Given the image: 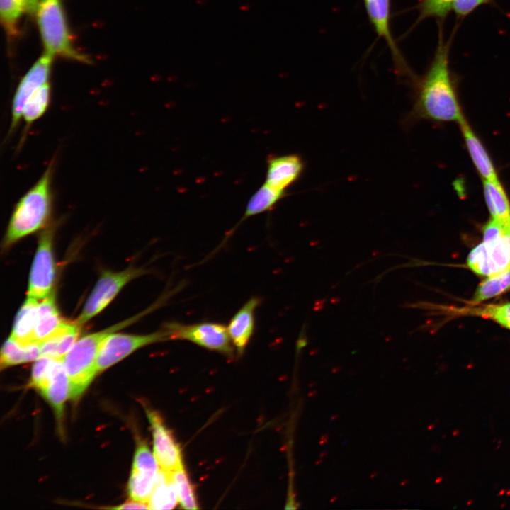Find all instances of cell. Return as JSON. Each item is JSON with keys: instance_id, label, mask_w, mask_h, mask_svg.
Instances as JSON below:
<instances>
[{"instance_id": "6da1fadb", "label": "cell", "mask_w": 510, "mask_h": 510, "mask_svg": "<svg viewBox=\"0 0 510 510\" xmlns=\"http://www.w3.org/2000/svg\"><path fill=\"white\" fill-rule=\"evenodd\" d=\"M451 41L444 40L440 29L434 58L416 86L412 119L458 123L465 120L450 69Z\"/></svg>"}, {"instance_id": "7a4b0ae2", "label": "cell", "mask_w": 510, "mask_h": 510, "mask_svg": "<svg viewBox=\"0 0 510 510\" xmlns=\"http://www.w3.org/2000/svg\"><path fill=\"white\" fill-rule=\"evenodd\" d=\"M50 164L38 182L18 201L12 212L4 244L8 246L43 227L52 211Z\"/></svg>"}, {"instance_id": "3957f363", "label": "cell", "mask_w": 510, "mask_h": 510, "mask_svg": "<svg viewBox=\"0 0 510 510\" xmlns=\"http://www.w3.org/2000/svg\"><path fill=\"white\" fill-rule=\"evenodd\" d=\"M130 322L120 323L105 330L85 335L74 343L62 358L69 382V398L77 400L98 374L96 360L104 339Z\"/></svg>"}, {"instance_id": "277c9868", "label": "cell", "mask_w": 510, "mask_h": 510, "mask_svg": "<svg viewBox=\"0 0 510 510\" xmlns=\"http://www.w3.org/2000/svg\"><path fill=\"white\" fill-rule=\"evenodd\" d=\"M483 242L470 252L467 264L475 273L491 276L510 269V220L492 218L483 227Z\"/></svg>"}, {"instance_id": "5b68a950", "label": "cell", "mask_w": 510, "mask_h": 510, "mask_svg": "<svg viewBox=\"0 0 510 510\" xmlns=\"http://www.w3.org/2000/svg\"><path fill=\"white\" fill-rule=\"evenodd\" d=\"M36 11L46 53L86 61V57L72 46L60 1L41 0Z\"/></svg>"}, {"instance_id": "8992f818", "label": "cell", "mask_w": 510, "mask_h": 510, "mask_svg": "<svg viewBox=\"0 0 510 510\" xmlns=\"http://www.w3.org/2000/svg\"><path fill=\"white\" fill-rule=\"evenodd\" d=\"M163 327L166 330L169 339L186 340L228 356L233 355L232 343L227 326L223 324L204 322L185 324L170 322L165 323Z\"/></svg>"}, {"instance_id": "52a82bcc", "label": "cell", "mask_w": 510, "mask_h": 510, "mask_svg": "<svg viewBox=\"0 0 510 510\" xmlns=\"http://www.w3.org/2000/svg\"><path fill=\"white\" fill-rule=\"evenodd\" d=\"M145 273V270L134 267L120 272L104 271L75 322L81 327L85 324L100 313L128 283Z\"/></svg>"}, {"instance_id": "ba28073f", "label": "cell", "mask_w": 510, "mask_h": 510, "mask_svg": "<svg viewBox=\"0 0 510 510\" xmlns=\"http://www.w3.org/2000/svg\"><path fill=\"white\" fill-rule=\"evenodd\" d=\"M53 230L49 227L40 233L31 267L28 297L42 300L51 294L55 280L53 254Z\"/></svg>"}, {"instance_id": "9c48e42d", "label": "cell", "mask_w": 510, "mask_h": 510, "mask_svg": "<svg viewBox=\"0 0 510 510\" xmlns=\"http://www.w3.org/2000/svg\"><path fill=\"white\" fill-rule=\"evenodd\" d=\"M166 340L169 338L164 327L144 335L113 332L104 339L100 347L96 360L97 373H100L143 346Z\"/></svg>"}, {"instance_id": "30bf717a", "label": "cell", "mask_w": 510, "mask_h": 510, "mask_svg": "<svg viewBox=\"0 0 510 510\" xmlns=\"http://www.w3.org/2000/svg\"><path fill=\"white\" fill-rule=\"evenodd\" d=\"M160 470L154 455L144 443L140 442L135 454L128 483V493L132 500L148 502Z\"/></svg>"}, {"instance_id": "8fae6325", "label": "cell", "mask_w": 510, "mask_h": 510, "mask_svg": "<svg viewBox=\"0 0 510 510\" xmlns=\"http://www.w3.org/2000/svg\"><path fill=\"white\" fill-rule=\"evenodd\" d=\"M52 57L47 53L42 56L18 84L12 102L11 122L8 135L12 134L19 125L23 108L28 98L38 89L48 82Z\"/></svg>"}, {"instance_id": "7c38bea8", "label": "cell", "mask_w": 510, "mask_h": 510, "mask_svg": "<svg viewBox=\"0 0 510 510\" xmlns=\"http://www.w3.org/2000/svg\"><path fill=\"white\" fill-rule=\"evenodd\" d=\"M147 414L152 430L154 455L161 470L172 472L183 466L180 447L159 415L151 410Z\"/></svg>"}, {"instance_id": "4fadbf2b", "label": "cell", "mask_w": 510, "mask_h": 510, "mask_svg": "<svg viewBox=\"0 0 510 510\" xmlns=\"http://www.w3.org/2000/svg\"><path fill=\"white\" fill-rule=\"evenodd\" d=\"M38 391L50 404L60 421L64 404L69 397V378L62 358H52L46 380Z\"/></svg>"}, {"instance_id": "5bb4252c", "label": "cell", "mask_w": 510, "mask_h": 510, "mask_svg": "<svg viewBox=\"0 0 510 510\" xmlns=\"http://www.w3.org/2000/svg\"><path fill=\"white\" fill-rule=\"evenodd\" d=\"M266 164L265 183L285 191L299 179L304 169V162L296 154L271 156Z\"/></svg>"}, {"instance_id": "9a60e30c", "label": "cell", "mask_w": 510, "mask_h": 510, "mask_svg": "<svg viewBox=\"0 0 510 510\" xmlns=\"http://www.w3.org/2000/svg\"><path fill=\"white\" fill-rule=\"evenodd\" d=\"M261 303L258 297H252L234 314L227 329L232 345L242 354L255 330V312Z\"/></svg>"}, {"instance_id": "2e32d148", "label": "cell", "mask_w": 510, "mask_h": 510, "mask_svg": "<svg viewBox=\"0 0 510 510\" xmlns=\"http://www.w3.org/2000/svg\"><path fill=\"white\" fill-rule=\"evenodd\" d=\"M363 1L369 20L376 33L386 41L394 59L397 61V65H401L404 68V62L390 32V0H363Z\"/></svg>"}, {"instance_id": "e0dca14e", "label": "cell", "mask_w": 510, "mask_h": 510, "mask_svg": "<svg viewBox=\"0 0 510 510\" xmlns=\"http://www.w3.org/2000/svg\"><path fill=\"white\" fill-rule=\"evenodd\" d=\"M79 326L75 321H64L45 339L40 342L41 356L62 358L77 341Z\"/></svg>"}, {"instance_id": "ac0fdd59", "label": "cell", "mask_w": 510, "mask_h": 510, "mask_svg": "<svg viewBox=\"0 0 510 510\" xmlns=\"http://www.w3.org/2000/svg\"><path fill=\"white\" fill-rule=\"evenodd\" d=\"M459 125L468 152L482 180L499 181L494 164L480 140L465 120Z\"/></svg>"}, {"instance_id": "d6986e66", "label": "cell", "mask_w": 510, "mask_h": 510, "mask_svg": "<svg viewBox=\"0 0 510 510\" xmlns=\"http://www.w3.org/2000/svg\"><path fill=\"white\" fill-rule=\"evenodd\" d=\"M55 301V293L40 300L33 333V341L40 343L49 336L63 322Z\"/></svg>"}, {"instance_id": "ffe728a7", "label": "cell", "mask_w": 510, "mask_h": 510, "mask_svg": "<svg viewBox=\"0 0 510 510\" xmlns=\"http://www.w3.org/2000/svg\"><path fill=\"white\" fill-rule=\"evenodd\" d=\"M285 193V191L277 189L264 182L250 198L242 217L230 234L249 217L272 210L284 198Z\"/></svg>"}, {"instance_id": "44dd1931", "label": "cell", "mask_w": 510, "mask_h": 510, "mask_svg": "<svg viewBox=\"0 0 510 510\" xmlns=\"http://www.w3.org/2000/svg\"><path fill=\"white\" fill-rule=\"evenodd\" d=\"M41 357L39 343L23 344L10 336L1 351V368L35 361Z\"/></svg>"}, {"instance_id": "7402d4cb", "label": "cell", "mask_w": 510, "mask_h": 510, "mask_svg": "<svg viewBox=\"0 0 510 510\" xmlns=\"http://www.w3.org/2000/svg\"><path fill=\"white\" fill-rule=\"evenodd\" d=\"M39 300L28 297L17 313L11 336L21 343H35L33 333Z\"/></svg>"}, {"instance_id": "603a6c76", "label": "cell", "mask_w": 510, "mask_h": 510, "mask_svg": "<svg viewBox=\"0 0 510 510\" xmlns=\"http://www.w3.org/2000/svg\"><path fill=\"white\" fill-rule=\"evenodd\" d=\"M178 503V499L171 472L161 470L148 501L149 509H172Z\"/></svg>"}, {"instance_id": "cb8c5ba5", "label": "cell", "mask_w": 510, "mask_h": 510, "mask_svg": "<svg viewBox=\"0 0 510 510\" xmlns=\"http://www.w3.org/2000/svg\"><path fill=\"white\" fill-rule=\"evenodd\" d=\"M483 190L492 218L510 220V201L499 181L483 180Z\"/></svg>"}, {"instance_id": "d4e9b609", "label": "cell", "mask_w": 510, "mask_h": 510, "mask_svg": "<svg viewBox=\"0 0 510 510\" xmlns=\"http://www.w3.org/2000/svg\"><path fill=\"white\" fill-rule=\"evenodd\" d=\"M50 101V86L48 82L38 89L26 102L22 118L26 130L46 112Z\"/></svg>"}, {"instance_id": "484cf974", "label": "cell", "mask_w": 510, "mask_h": 510, "mask_svg": "<svg viewBox=\"0 0 510 510\" xmlns=\"http://www.w3.org/2000/svg\"><path fill=\"white\" fill-rule=\"evenodd\" d=\"M510 290V269L488 276L477 287L471 301L477 304Z\"/></svg>"}, {"instance_id": "4316f807", "label": "cell", "mask_w": 510, "mask_h": 510, "mask_svg": "<svg viewBox=\"0 0 510 510\" xmlns=\"http://www.w3.org/2000/svg\"><path fill=\"white\" fill-rule=\"evenodd\" d=\"M171 475L181 506L184 509H197L193 489L183 466L171 472Z\"/></svg>"}, {"instance_id": "83f0119b", "label": "cell", "mask_w": 510, "mask_h": 510, "mask_svg": "<svg viewBox=\"0 0 510 510\" xmlns=\"http://www.w3.org/2000/svg\"><path fill=\"white\" fill-rule=\"evenodd\" d=\"M23 11L25 9L21 0H0L1 19L10 34H16L18 20Z\"/></svg>"}, {"instance_id": "f1b7e54d", "label": "cell", "mask_w": 510, "mask_h": 510, "mask_svg": "<svg viewBox=\"0 0 510 510\" xmlns=\"http://www.w3.org/2000/svg\"><path fill=\"white\" fill-rule=\"evenodd\" d=\"M454 0H421L419 5L418 21L427 18L443 20L453 10Z\"/></svg>"}, {"instance_id": "f546056e", "label": "cell", "mask_w": 510, "mask_h": 510, "mask_svg": "<svg viewBox=\"0 0 510 510\" xmlns=\"http://www.w3.org/2000/svg\"><path fill=\"white\" fill-rule=\"evenodd\" d=\"M464 312L492 319L510 329V302L501 305H487Z\"/></svg>"}, {"instance_id": "4dcf8cb0", "label": "cell", "mask_w": 510, "mask_h": 510, "mask_svg": "<svg viewBox=\"0 0 510 510\" xmlns=\"http://www.w3.org/2000/svg\"><path fill=\"white\" fill-rule=\"evenodd\" d=\"M51 360V358L41 356L35 361L32 368L30 385L38 390L46 380Z\"/></svg>"}, {"instance_id": "1f68e13d", "label": "cell", "mask_w": 510, "mask_h": 510, "mask_svg": "<svg viewBox=\"0 0 510 510\" xmlns=\"http://www.w3.org/2000/svg\"><path fill=\"white\" fill-rule=\"evenodd\" d=\"M492 0H454L453 10L459 18H464L482 5L489 4Z\"/></svg>"}, {"instance_id": "d6a6232c", "label": "cell", "mask_w": 510, "mask_h": 510, "mask_svg": "<svg viewBox=\"0 0 510 510\" xmlns=\"http://www.w3.org/2000/svg\"><path fill=\"white\" fill-rule=\"evenodd\" d=\"M113 509H149L148 502L132 500L127 502L120 506L112 507Z\"/></svg>"}, {"instance_id": "836d02e7", "label": "cell", "mask_w": 510, "mask_h": 510, "mask_svg": "<svg viewBox=\"0 0 510 510\" xmlns=\"http://www.w3.org/2000/svg\"><path fill=\"white\" fill-rule=\"evenodd\" d=\"M24 6V9L28 12L36 11L39 1L38 0H21Z\"/></svg>"}]
</instances>
